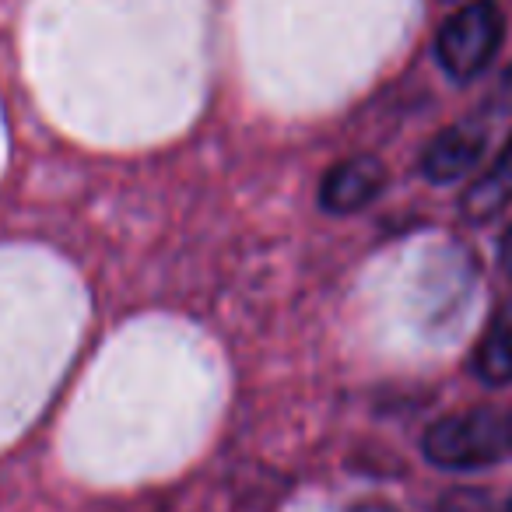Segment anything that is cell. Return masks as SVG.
Masks as SVG:
<instances>
[{"label":"cell","mask_w":512,"mask_h":512,"mask_svg":"<svg viewBox=\"0 0 512 512\" xmlns=\"http://www.w3.org/2000/svg\"><path fill=\"white\" fill-rule=\"evenodd\" d=\"M428 463L442 470H481L512 453L509 421L495 407H463L432 421L421 439Z\"/></svg>","instance_id":"obj_1"},{"label":"cell","mask_w":512,"mask_h":512,"mask_svg":"<svg viewBox=\"0 0 512 512\" xmlns=\"http://www.w3.org/2000/svg\"><path fill=\"white\" fill-rule=\"evenodd\" d=\"M505 39V15L495 0L463 4L456 15L442 22L435 36V60L456 81H470L495 60Z\"/></svg>","instance_id":"obj_2"},{"label":"cell","mask_w":512,"mask_h":512,"mask_svg":"<svg viewBox=\"0 0 512 512\" xmlns=\"http://www.w3.org/2000/svg\"><path fill=\"white\" fill-rule=\"evenodd\" d=\"M386 190V165L376 155L337 162L320 183V207L330 214H355Z\"/></svg>","instance_id":"obj_3"},{"label":"cell","mask_w":512,"mask_h":512,"mask_svg":"<svg viewBox=\"0 0 512 512\" xmlns=\"http://www.w3.org/2000/svg\"><path fill=\"white\" fill-rule=\"evenodd\" d=\"M488 148V130L481 123H453L442 134L432 137V144L421 155V176L432 183H456L467 172L477 169Z\"/></svg>","instance_id":"obj_4"},{"label":"cell","mask_w":512,"mask_h":512,"mask_svg":"<svg viewBox=\"0 0 512 512\" xmlns=\"http://www.w3.org/2000/svg\"><path fill=\"white\" fill-rule=\"evenodd\" d=\"M509 204H512V134L502 144V151L495 155V162L463 193V218L470 225H484L495 214H502Z\"/></svg>","instance_id":"obj_5"},{"label":"cell","mask_w":512,"mask_h":512,"mask_svg":"<svg viewBox=\"0 0 512 512\" xmlns=\"http://www.w3.org/2000/svg\"><path fill=\"white\" fill-rule=\"evenodd\" d=\"M474 372L491 386L512 383V302L498 306L474 351Z\"/></svg>","instance_id":"obj_6"},{"label":"cell","mask_w":512,"mask_h":512,"mask_svg":"<svg viewBox=\"0 0 512 512\" xmlns=\"http://www.w3.org/2000/svg\"><path fill=\"white\" fill-rule=\"evenodd\" d=\"M435 512H488V495L481 488H456L442 495Z\"/></svg>","instance_id":"obj_7"},{"label":"cell","mask_w":512,"mask_h":512,"mask_svg":"<svg viewBox=\"0 0 512 512\" xmlns=\"http://www.w3.org/2000/svg\"><path fill=\"white\" fill-rule=\"evenodd\" d=\"M502 267H505V274L512 278V225L505 228V235H502Z\"/></svg>","instance_id":"obj_8"},{"label":"cell","mask_w":512,"mask_h":512,"mask_svg":"<svg viewBox=\"0 0 512 512\" xmlns=\"http://www.w3.org/2000/svg\"><path fill=\"white\" fill-rule=\"evenodd\" d=\"M355 512H393L390 505H358Z\"/></svg>","instance_id":"obj_9"},{"label":"cell","mask_w":512,"mask_h":512,"mask_svg":"<svg viewBox=\"0 0 512 512\" xmlns=\"http://www.w3.org/2000/svg\"><path fill=\"white\" fill-rule=\"evenodd\" d=\"M502 512H512V498H509V505H505V509Z\"/></svg>","instance_id":"obj_10"},{"label":"cell","mask_w":512,"mask_h":512,"mask_svg":"<svg viewBox=\"0 0 512 512\" xmlns=\"http://www.w3.org/2000/svg\"><path fill=\"white\" fill-rule=\"evenodd\" d=\"M509 435H512V421H509Z\"/></svg>","instance_id":"obj_11"}]
</instances>
